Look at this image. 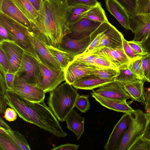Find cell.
Here are the masks:
<instances>
[{
    "instance_id": "7c38bea8",
    "label": "cell",
    "mask_w": 150,
    "mask_h": 150,
    "mask_svg": "<svg viewBox=\"0 0 150 150\" xmlns=\"http://www.w3.org/2000/svg\"><path fill=\"white\" fill-rule=\"evenodd\" d=\"M129 30L134 34L133 40L140 41L150 32V13L129 16Z\"/></svg>"
},
{
    "instance_id": "ba28073f",
    "label": "cell",
    "mask_w": 150,
    "mask_h": 150,
    "mask_svg": "<svg viewBox=\"0 0 150 150\" xmlns=\"http://www.w3.org/2000/svg\"><path fill=\"white\" fill-rule=\"evenodd\" d=\"M40 73V69L37 59L25 52L16 75L23 80L37 85Z\"/></svg>"
},
{
    "instance_id": "e0dca14e",
    "label": "cell",
    "mask_w": 150,
    "mask_h": 150,
    "mask_svg": "<svg viewBox=\"0 0 150 150\" xmlns=\"http://www.w3.org/2000/svg\"><path fill=\"white\" fill-rule=\"evenodd\" d=\"M101 23L83 18L69 26L71 33L67 35L71 38L76 39L90 37Z\"/></svg>"
},
{
    "instance_id": "c3c4849f",
    "label": "cell",
    "mask_w": 150,
    "mask_h": 150,
    "mask_svg": "<svg viewBox=\"0 0 150 150\" xmlns=\"http://www.w3.org/2000/svg\"><path fill=\"white\" fill-rule=\"evenodd\" d=\"M4 40L15 41L6 28L0 24V41Z\"/></svg>"
},
{
    "instance_id": "bcb514c9",
    "label": "cell",
    "mask_w": 150,
    "mask_h": 150,
    "mask_svg": "<svg viewBox=\"0 0 150 150\" xmlns=\"http://www.w3.org/2000/svg\"><path fill=\"white\" fill-rule=\"evenodd\" d=\"M17 115L16 111L13 108H8L5 110L4 117L8 121H13L16 119Z\"/></svg>"
},
{
    "instance_id": "ac0fdd59",
    "label": "cell",
    "mask_w": 150,
    "mask_h": 150,
    "mask_svg": "<svg viewBox=\"0 0 150 150\" xmlns=\"http://www.w3.org/2000/svg\"><path fill=\"white\" fill-rule=\"evenodd\" d=\"M90 36L76 39L66 35L62 38L58 48L75 56L85 51L90 45Z\"/></svg>"
},
{
    "instance_id": "6f0895ef",
    "label": "cell",
    "mask_w": 150,
    "mask_h": 150,
    "mask_svg": "<svg viewBox=\"0 0 150 150\" xmlns=\"http://www.w3.org/2000/svg\"><path fill=\"white\" fill-rule=\"evenodd\" d=\"M0 128L6 130L11 129L7 124L3 120L1 117H0Z\"/></svg>"
},
{
    "instance_id": "d590c367",
    "label": "cell",
    "mask_w": 150,
    "mask_h": 150,
    "mask_svg": "<svg viewBox=\"0 0 150 150\" xmlns=\"http://www.w3.org/2000/svg\"><path fill=\"white\" fill-rule=\"evenodd\" d=\"M142 136L134 142L128 150H150V141L143 138Z\"/></svg>"
},
{
    "instance_id": "6da1fadb",
    "label": "cell",
    "mask_w": 150,
    "mask_h": 150,
    "mask_svg": "<svg viewBox=\"0 0 150 150\" xmlns=\"http://www.w3.org/2000/svg\"><path fill=\"white\" fill-rule=\"evenodd\" d=\"M68 6L61 0H42L32 31L46 45L58 48L62 38L71 33L66 13Z\"/></svg>"
},
{
    "instance_id": "8992f818",
    "label": "cell",
    "mask_w": 150,
    "mask_h": 150,
    "mask_svg": "<svg viewBox=\"0 0 150 150\" xmlns=\"http://www.w3.org/2000/svg\"><path fill=\"white\" fill-rule=\"evenodd\" d=\"M38 62L40 69L39 81L37 86L46 93L50 92L64 81H65L63 69H52L39 60Z\"/></svg>"
},
{
    "instance_id": "7a4b0ae2",
    "label": "cell",
    "mask_w": 150,
    "mask_h": 150,
    "mask_svg": "<svg viewBox=\"0 0 150 150\" xmlns=\"http://www.w3.org/2000/svg\"><path fill=\"white\" fill-rule=\"evenodd\" d=\"M5 97L8 105L13 108L23 120L36 125L56 137H64L67 136L44 100L31 102L7 89Z\"/></svg>"
},
{
    "instance_id": "816d5d0a",
    "label": "cell",
    "mask_w": 150,
    "mask_h": 150,
    "mask_svg": "<svg viewBox=\"0 0 150 150\" xmlns=\"http://www.w3.org/2000/svg\"><path fill=\"white\" fill-rule=\"evenodd\" d=\"M140 42L145 50L150 54V32Z\"/></svg>"
},
{
    "instance_id": "30bf717a",
    "label": "cell",
    "mask_w": 150,
    "mask_h": 150,
    "mask_svg": "<svg viewBox=\"0 0 150 150\" xmlns=\"http://www.w3.org/2000/svg\"><path fill=\"white\" fill-rule=\"evenodd\" d=\"M28 35L39 60L52 69H63L48 50L47 45L36 34L29 30Z\"/></svg>"
},
{
    "instance_id": "b9f144b4",
    "label": "cell",
    "mask_w": 150,
    "mask_h": 150,
    "mask_svg": "<svg viewBox=\"0 0 150 150\" xmlns=\"http://www.w3.org/2000/svg\"><path fill=\"white\" fill-rule=\"evenodd\" d=\"M68 6L82 5L93 7L96 6L98 1L97 0H64Z\"/></svg>"
},
{
    "instance_id": "603a6c76",
    "label": "cell",
    "mask_w": 150,
    "mask_h": 150,
    "mask_svg": "<svg viewBox=\"0 0 150 150\" xmlns=\"http://www.w3.org/2000/svg\"><path fill=\"white\" fill-rule=\"evenodd\" d=\"M65 121L67 128L75 134L77 140L79 139L84 131L85 117L74 109L67 116Z\"/></svg>"
},
{
    "instance_id": "e575fe53",
    "label": "cell",
    "mask_w": 150,
    "mask_h": 150,
    "mask_svg": "<svg viewBox=\"0 0 150 150\" xmlns=\"http://www.w3.org/2000/svg\"><path fill=\"white\" fill-rule=\"evenodd\" d=\"M89 95H84L78 96L75 104L76 107L80 112L85 113L90 107V104L88 99Z\"/></svg>"
},
{
    "instance_id": "836d02e7",
    "label": "cell",
    "mask_w": 150,
    "mask_h": 150,
    "mask_svg": "<svg viewBox=\"0 0 150 150\" xmlns=\"http://www.w3.org/2000/svg\"><path fill=\"white\" fill-rule=\"evenodd\" d=\"M142 58L131 62L128 67L130 70L140 80L146 81V78L142 65Z\"/></svg>"
},
{
    "instance_id": "f6af8a7d",
    "label": "cell",
    "mask_w": 150,
    "mask_h": 150,
    "mask_svg": "<svg viewBox=\"0 0 150 150\" xmlns=\"http://www.w3.org/2000/svg\"><path fill=\"white\" fill-rule=\"evenodd\" d=\"M142 63L144 73L146 80L150 73V54L142 57Z\"/></svg>"
},
{
    "instance_id": "52a82bcc",
    "label": "cell",
    "mask_w": 150,
    "mask_h": 150,
    "mask_svg": "<svg viewBox=\"0 0 150 150\" xmlns=\"http://www.w3.org/2000/svg\"><path fill=\"white\" fill-rule=\"evenodd\" d=\"M9 90L32 102L44 100L45 93L36 85L23 80L16 75L13 87Z\"/></svg>"
},
{
    "instance_id": "db71d44e",
    "label": "cell",
    "mask_w": 150,
    "mask_h": 150,
    "mask_svg": "<svg viewBox=\"0 0 150 150\" xmlns=\"http://www.w3.org/2000/svg\"><path fill=\"white\" fill-rule=\"evenodd\" d=\"M147 121L146 126L142 137L150 141V113H146Z\"/></svg>"
},
{
    "instance_id": "7dc6e473",
    "label": "cell",
    "mask_w": 150,
    "mask_h": 150,
    "mask_svg": "<svg viewBox=\"0 0 150 150\" xmlns=\"http://www.w3.org/2000/svg\"><path fill=\"white\" fill-rule=\"evenodd\" d=\"M4 74L7 89H10L13 87L16 73L4 71Z\"/></svg>"
},
{
    "instance_id": "ffe728a7",
    "label": "cell",
    "mask_w": 150,
    "mask_h": 150,
    "mask_svg": "<svg viewBox=\"0 0 150 150\" xmlns=\"http://www.w3.org/2000/svg\"><path fill=\"white\" fill-rule=\"evenodd\" d=\"M91 94L97 101L109 109L124 113H130L134 110L130 106L133 101H127L110 99Z\"/></svg>"
},
{
    "instance_id": "11a10c76",
    "label": "cell",
    "mask_w": 150,
    "mask_h": 150,
    "mask_svg": "<svg viewBox=\"0 0 150 150\" xmlns=\"http://www.w3.org/2000/svg\"><path fill=\"white\" fill-rule=\"evenodd\" d=\"M7 105L5 95H0V113L1 115L3 117H4Z\"/></svg>"
},
{
    "instance_id": "1f68e13d",
    "label": "cell",
    "mask_w": 150,
    "mask_h": 150,
    "mask_svg": "<svg viewBox=\"0 0 150 150\" xmlns=\"http://www.w3.org/2000/svg\"><path fill=\"white\" fill-rule=\"evenodd\" d=\"M119 70L120 73L116 77V81L120 83H126L140 80L130 70L128 66Z\"/></svg>"
},
{
    "instance_id": "d4e9b609",
    "label": "cell",
    "mask_w": 150,
    "mask_h": 150,
    "mask_svg": "<svg viewBox=\"0 0 150 150\" xmlns=\"http://www.w3.org/2000/svg\"><path fill=\"white\" fill-rule=\"evenodd\" d=\"M92 7L82 5L68 6L66 17L69 26L82 19L83 14Z\"/></svg>"
},
{
    "instance_id": "5bb4252c",
    "label": "cell",
    "mask_w": 150,
    "mask_h": 150,
    "mask_svg": "<svg viewBox=\"0 0 150 150\" xmlns=\"http://www.w3.org/2000/svg\"><path fill=\"white\" fill-rule=\"evenodd\" d=\"M91 93L119 100H127L131 98L121 83L116 81L98 88L96 90H93Z\"/></svg>"
},
{
    "instance_id": "484cf974",
    "label": "cell",
    "mask_w": 150,
    "mask_h": 150,
    "mask_svg": "<svg viewBox=\"0 0 150 150\" xmlns=\"http://www.w3.org/2000/svg\"><path fill=\"white\" fill-rule=\"evenodd\" d=\"M50 53L63 69H65L74 59L75 56L51 45H46Z\"/></svg>"
},
{
    "instance_id": "9a60e30c",
    "label": "cell",
    "mask_w": 150,
    "mask_h": 150,
    "mask_svg": "<svg viewBox=\"0 0 150 150\" xmlns=\"http://www.w3.org/2000/svg\"><path fill=\"white\" fill-rule=\"evenodd\" d=\"M129 113L122 116L114 126L107 141L104 146L105 150H117L123 136L128 127Z\"/></svg>"
},
{
    "instance_id": "2e32d148",
    "label": "cell",
    "mask_w": 150,
    "mask_h": 150,
    "mask_svg": "<svg viewBox=\"0 0 150 150\" xmlns=\"http://www.w3.org/2000/svg\"><path fill=\"white\" fill-rule=\"evenodd\" d=\"M124 38L122 34L109 22L99 44L93 50L105 47L123 49Z\"/></svg>"
},
{
    "instance_id": "681fc988",
    "label": "cell",
    "mask_w": 150,
    "mask_h": 150,
    "mask_svg": "<svg viewBox=\"0 0 150 150\" xmlns=\"http://www.w3.org/2000/svg\"><path fill=\"white\" fill-rule=\"evenodd\" d=\"M0 95H5L7 89L4 76V71L0 67Z\"/></svg>"
},
{
    "instance_id": "44dd1931",
    "label": "cell",
    "mask_w": 150,
    "mask_h": 150,
    "mask_svg": "<svg viewBox=\"0 0 150 150\" xmlns=\"http://www.w3.org/2000/svg\"><path fill=\"white\" fill-rule=\"evenodd\" d=\"M115 81V78L103 79L92 74L82 78L74 82L71 85L77 89L93 90Z\"/></svg>"
},
{
    "instance_id": "8fae6325",
    "label": "cell",
    "mask_w": 150,
    "mask_h": 150,
    "mask_svg": "<svg viewBox=\"0 0 150 150\" xmlns=\"http://www.w3.org/2000/svg\"><path fill=\"white\" fill-rule=\"evenodd\" d=\"M86 53L105 58L116 65L119 70L128 66L130 62L125 54L123 48L116 49L105 47L93 50Z\"/></svg>"
},
{
    "instance_id": "f1b7e54d",
    "label": "cell",
    "mask_w": 150,
    "mask_h": 150,
    "mask_svg": "<svg viewBox=\"0 0 150 150\" xmlns=\"http://www.w3.org/2000/svg\"><path fill=\"white\" fill-rule=\"evenodd\" d=\"M109 22L101 23L91 34L90 36V45L83 53H88L93 50L99 44Z\"/></svg>"
},
{
    "instance_id": "ab89813d",
    "label": "cell",
    "mask_w": 150,
    "mask_h": 150,
    "mask_svg": "<svg viewBox=\"0 0 150 150\" xmlns=\"http://www.w3.org/2000/svg\"><path fill=\"white\" fill-rule=\"evenodd\" d=\"M127 11L129 16L136 14L137 0H115Z\"/></svg>"
},
{
    "instance_id": "9f6ffc18",
    "label": "cell",
    "mask_w": 150,
    "mask_h": 150,
    "mask_svg": "<svg viewBox=\"0 0 150 150\" xmlns=\"http://www.w3.org/2000/svg\"><path fill=\"white\" fill-rule=\"evenodd\" d=\"M32 5L38 12L41 6L42 0H29Z\"/></svg>"
},
{
    "instance_id": "f5cc1de1",
    "label": "cell",
    "mask_w": 150,
    "mask_h": 150,
    "mask_svg": "<svg viewBox=\"0 0 150 150\" xmlns=\"http://www.w3.org/2000/svg\"><path fill=\"white\" fill-rule=\"evenodd\" d=\"M145 95V109L146 113H150V87L146 88Z\"/></svg>"
},
{
    "instance_id": "9c48e42d",
    "label": "cell",
    "mask_w": 150,
    "mask_h": 150,
    "mask_svg": "<svg viewBox=\"0 0 150 150\" xmlns=\"http://www.w3.org/2000/svg\"><path fill=\"white\" fill-rule=\"evenodd\" d=\"M0 47L5 52L8 61V72L16 73L20 66L25 51L14 41H0Z\"/></svg>"
},
{
    "instance_id": "7bdbcfd3",
    "label": "cell",
    "mask_w": 150,
    "mask_h": 150,
    "mask_svg": "<svg viewBox=\"0 0 150 150\" xmlns=\"http://www.w3.org/2000/svg\"><path fill=\"white\" fill-rule=\"evenodd\" d=\"M127 42L129 46L139 55L143 57L149 54L143 48L140 41L133 40L127 41Z\"/></svg>"
},
{
    "instance_id": "d6a6232c",
    "label": "cell",
    "mask_w": 150,
    "mask_h": 150,
    "mask_svg": "<svg viewBox=\"0 0 150 150\" xmlns=\"http://www.w3.org/2000/svg\"><path fill=\"white\" fill-rule=\"evenodd\" d=\"M120 73L118 69L98 68L93 71V74L103 79H112L115 78Z\"/></svg>"
},
{
    "instance_id": "cb8c5ba5",
    "label": "cell",
    "mask_w": 150,
    "mask_h": 150,
    "mask_svg": "<svg viewBox=\"0 0 150 150\" xmlns=\"http://www.w3.org/2000/svg\"><path fill=\"white\" fill-rule=\"evenodd\" d=\"M145 81L140 80L126 83H121L130 96L132 101L144 103L145 92L144 83Z\"/></svg>"
},
{
    "instance_id": "3957f363",
    "label": "cell",
    "mask_w": 150,
    "mask_h": 150,
    "mask_svg": "<svg viewBox=\"0 0 150 150\" xmlns=\"http://www.w3.org/2000/svg\"><path fill=\"white\" fill-rule=\"evenodd\" d=\"M79 96L77 89L65 81L50 92L48 107L58 120L64 122L75 107Z\"/></svg>"
},
{
    "instance_id": "74e56055",
    "label": "cell",
    "mask_w": 150,
    "mask_h": 150,
    "mask_svg": "<svg viewBox=\"0 0 150 150\" xmlns=\"http://www.w3.org/2000/svg\"><path fill=\"white\" fill-rule=\"evenodd\" d=\"M123 46L125 52L131 62L137 60L143 56L137 53L128 44L124 38L123 40Z\"/></svg>"
},
{
    "instance_id": "83f0119b",
    "label": "cell",
    "mask_w": 150,
    "mask_h": 150,
    "mask_svg": "<svg viewBox=\"0 0 150 150\" xmlns=\"http://www.w3.org/2000/svg\"><path fill=\"white\" fill-rule=\"evenodd\" d=\"M83 18L101 23L109 22L105 11L99 2L96 6L85 13L83 14Z\"/></svg>"
},
{
    "instance_id": "60d3db41",
    "label": "cell",
    "mask_w": 150,
    "mask_h": 150,
    "mask_svg": "<svg viewBox=\"0 0 150 150\" xmlns=\"http://www.w3.org/2000/svg\"><path fill=\"white\" fill-rule=\"evenodd\" d=\"M136 14L150 13V0H137Z\"/></svg>"
},
{
    "instance_id": "5b68a950",
    "label": "cell",
    "mask_w": 150,
    "mask_h": 150,
    "mask_svg": "<svg viewBox=\"0 0 150 150\" xmlns=\"http://www.w3.org/2000/svg\"><path fill=\"white\" fill-rule=\"evenodd\" d=\"M128 127L124 134L117 150H128L134 142L142 136L146 126V113L137 109L129 113Z\"/></svg>"
},
{
    "instance_id": "d6986e66",
    "label": "cell",
    "mask_w": 150,
    "mask_h": 150,
    "mask_svg": "<svg viewBox=\"0 0 150 150\" xmlns=\"http://www.w3.org/2000/svg\"><path fill=\"white\" fill-rule=\"evenodd\" d=\"M0 12L32 31L31 23L19 10L13 0H0Z\"/></svg>"
},
{
    "instance_id": "ee69618b",
    "label": "cell",
    "mask_w": 150,
    "mask_h": 150,
    "mask_svg": "<svg viewBox=\"0 0 150 150\" xmlns=\"http://www.w3.org/2000/svg\"><path fill=\"white\" fill-rule=\"evenodd\" d=\"M0 67L5 72H8L9 64L6 55L1 47H0Z\"/></svg>"
},
{
    "instance_id": "7402d4cb",
    "label": "cell",
    "mask_w": 150,
    "mask_h": 150,
    "mask_svg": "<svg viewBox=\"0 0 150 150\" xmlns=\"http://www.w3.org/2000/svg\"><path fill=\"white\" fill-rule=\"evenodd\" d=\"M106 8L126 29H129V15L124 8L115 0H105Z\"/></svg>"
},
{
    "instance_id": "91938a15",
    "label": "cell",
    "mask_w": 150,
    "mask_h": 150,
    "mask_svg": "<svg viewBox=\"0 0 150 150\" xmlns=\"http://www.w3.org/2000/svg\"><path fill=\"white\" fill-rule=\"evenodd\" d=\"M62 0V1H64V0Z\"/></svg>"
},
{
    "instance_id": "680465c9",
    "label": "cell",
    "mask_w": 150,
    "mask_h": 150,
    "mask_svg": "<svg viewBox=\"0 0 150 150\" xmlns=\"http://www.w3.org/2000/svg\"><path fill=\"white\" fill-rule=\"evenodd\" d=\"M146 81L150 82V73L147 79L146 80Z\"/></svg>"
},
{
    "instance_id": "f546056e",
    "label": "cell",
    "mask_w": 150,
    "mask_h": 150,
    "mask_svg": "<svg viewBox=\"0 0 150 150\" xmlns=\"http://www.w3.org/2000/svg\"><path fill=\"white\" fill-rule=\"evenodd\" d=\"M0 150H21L12 138L1 128Z\"/></svg>"
},
{
    "instance_id": "f907efd6",
    "label": "cell",
    "mask_w": 150,
    "mask_h": 150,
    "mask_svg": "<svg viewBox=\"0 0 150 150\" xmlns=\"http://www.w3.org/2000/svg\"><path fill=\"white\" fill-rule=\"evenodd\" d=\"M79 147V145L74 144L67 143L61 144L53 147L52 150H77Z\"/></svg>"
},
{
    "instance_id": "4dcf8cb0",
    "label": "cell",
    "mask_w": 150,
    "mask_h": 150,
    "mask_svg": "<svg viewBox=\"0 0 150 150\" xmlns=\"http://www.w3.org/2000/svg\"><path fill=\"white\" fill-rule=\"evenodd\" d=\"M3 130L12 138L21 150L31 149L25 136L18 131L13 130L12 129Z\"/></svg>"
},
{
    "instance_id": "277c9868",
    "label": "cell",
    "mask_w": 150,
    "mask_h": 150,
    "mask_svg": "<svg viewBox=\"0 0 150 150\" xmlns=\"http://www.w3.org/2000/svg\"><path fill=\"white\" fill-rule=\"evenodd\" d=\"M0 24L6 28L15 41L26 52L37 59H39L35 48L30 40L28 29L1 12Z\"/></svg>"
},
{
    "instance_id": "f35d334b",
    "label": "cell",
    "mask_w": 150,
    "mask_h": 150,
    "mask_svg": "<svg viewBox=\"0 0 150 150\" xmlns=\"http://www.w3.org/2000/svg\"><path fill=\"white\" fill-rule=\"evenodd\" d=\"M96 55L94 62L96 66L100 68H111L119 69L118 68L108 59Z\"/></svg>"
},
{
    "instance_id": "4fadbf2b",
    "label": "cell",
    "mask_w": 150,
    "mask_h": 150,
    "mask_svg": "<svg viewBox=\"0 0 150 150\" xmlns=\"http://www.w3.org/2000/svg\"><path fill=\"white\" fill-rule=\"evenodd\" d=\"M99 68L73 61L64 69L65 81L72 85L85 77L92 75Z\"/></svg>"
},
{
    "instance_id": "8d00e7d4",
    "label": "cell",
    "mask_w": 150,
    "mask_h": 150,
    "mask_svg": "<svg viewBox=\"0 0 150 150\" xmlns=\"http://www.w3.org/2000/svg\"><path fill=\"white\" fill-rule=\"evenodd\" d=\"M95 57L96 55L94 54L83 53L75 56L73 61L96 67L94 62Z\"/></svg>"
},
{
    "instance_id": "4316f807",
    "label": "cell",
    "mask_w": 150,
    "mask_h": 150,
    "mask_svg": "<svg viewBox=\"0 0 150 150\" xmlns=\"http://www.w3.org/2000/svg\"><path fill=\"white\" fill-rule=\"evenodd\" d=\"M14 4L23 14L32 23L38 16V12L29 0H13Z\"/></svg>"
}]
</instances>
